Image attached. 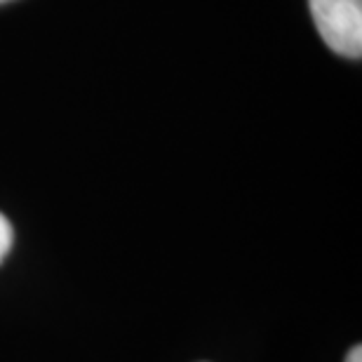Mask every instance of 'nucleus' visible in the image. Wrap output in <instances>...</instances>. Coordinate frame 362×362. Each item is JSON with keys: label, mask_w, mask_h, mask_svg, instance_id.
<instances>
[{"label": "nucleus", "mask_w": 362, "mask_h": 362, "mask_svg": "<svg viewBox=\"0 0 362 362\" xmlns=\"http://www.w3.org/2000/svg\"><path fill=\"white\" fill-rule=\"evenodd\" d=\"M12 243H14V230H12V223L7 221L5 214H0V262L10 255L12 250Z\"/></svg>", "instance_id": "obj_2"}, {"label": "nucleus", "mask_w": 362, "mask_h": 362, "mask_svg": "<svg viewBox=\"0 0 362 362\" xmlns=\"http://www.w3.org/2000/svg\"><path fill=\"white\" fill-rule=\"evenodd\" d=\"M346 362H362V349H360V346H353L349 358H346Z\"/></svg>", "instance_id": "obj_3"}, {"label": "nucleus", "mask_w": 362, "mask_h": 362, "mask_svg": "<svg viewBox=\"0 0 362 362\" xmlns=\"http://www.w3.org/2000/svg\"><path fill=\"white\" fill-rule=\"evenodd\" d=\"M3 3H7V0H0V5H3Z\"/></svg>", "instance_id": "obj_4"}, {"label": "nucleus", "mask_w": 362, "mask_h": 362, "mask_svg": "<svg viewBox=\"0 0 362 362\" xmlns=\"http://www.w3.org/2000/svg\"><path fill=\"white\" fill-rule=\"evenodd\" d=\"M310 14L332 52L360 59L362 0H308Z\"/></svg>", "instance_id": "obj_1"}]
</instances>
